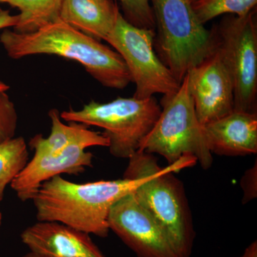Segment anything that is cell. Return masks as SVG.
Returning <instances> with one entry per match:
<instances>
[{
    "instance_id": "1",
    "label": "cell",
    "mask_w": 257,
    "mask_h": 257,
    "mask_svg": "<svg viewBox=\"0 0 257 257\" xmlns=\"http://www.w3.org/2000/svg\"><path fill=\"white\" fill-rule=\"evenodd\" d=\"M0 42L12 59L35 55H57L82 64L104 87L122 89L132 82L124 60L116 51L61 20L32 33L4 30Z\"/></svg>"
},
{
    "instance_id": "2",
    "label": "cell",
    "mask_w": 257,
    "mask_h": 257,
    "mask_svg": "<svg viewBox=\"0 0 257 257\" xmlns=\"http://www.w3.org/2000/svg\"><path fill=\"white\" fill-rule=\"evenodd\" d=\"M147 178L77 184L56 176L42 184L33 198L40 221H57L99 237L109 234L111 207Z\"/></svg>"
},
{
    "instance_id": "3",
    "label": "cell",
    "mask_w": 257,
    "mask_h": 257,
    "mask_svg": "<svg viewBox=\"0 0 257 257\" xmlns=\"http://www.w3.org/2000/svg\"><path fill=\"white\" fill-rule=\"evenodd\" d=\"M155 23L154 48L177 82L216 50L212 30L198 20L190 0H150Z\"/></svg>"
},
{
    "instance_id": "4",
    "label": "cell",
    "mask_w": 257,
    "mask_h": 257,
    "mask_svg": "<svg viewBox=\"0 0 257 257\" xmlns=\"http://www.w3.org/2000/svg\"><path fill=\"white\" fill-rule=\"evenodd\" d=\"M197 163L195 157L186 155L165 168L155 167L134 192L180 257L191 256L196 234L185 189L174 173Z\"/></svg>"
},
{
    "instance_id": "5",
    "label": "cell",
    "mask_w": 257,
    "mask_h": 257,
    "mask_svg": "<svg viewBox=\"0 0 257 257\" xmlns=\"http://www.w3.org/2000/svg\"><path fill=\"white\" fill-rule=\"evenodd\" d=\"M154 96L146 99L118 97L109 102L92 101L80 110L62 111L61 119L104 130L109 152L116 158L128 159L140 150L161 113Z\"/></svg>"
},
{
    "instance_id": "6",
    "label": "cell",
    "mask_w": 257,
    "mask_h": 257,
    "mask_svg": "<svg viewBox=\"0 0 257 257\" xmlns=\"http://www.w3.org/2000/svg\"><path fill=\"white\" fill-rule=\"evenodd\" d=\"M160 104V116L139 150L157 154L169 165L190 155L197 159L204 170L210 168L212 154L208 149L202 125L196 115L187 75L178 90L171 95L163 96Z\"/></svg>"
},
{
    "instance_id": "7",
    "label": "cell",
    "mask_w": 257,
    "mask_h": 257,
    "mask_svg": "<svg viewBox=\"0 0 257 257\" xmlns=\"http://www.w3.org/2000/svg\"><path fill=\"white\" fill-rule=\"evenodd\" d=\"M216 50L234 85V110L256 112L257 26L254 10L243 18L226 15L212 29Z\"/></svg>"
},
{
    "instance_id": "8",
    "label": "cell",
    "mask_w": 257,
    "mask_h": 257,
    "mask_svg": "<svg viewBox=\"0 0 257 257\" xmlns=\"http://www.w3.org/2000/svg\"><path fill=\"white\" fill-rule=\"evenodd\" d=\"M155 35V30L128 23L120 12L105 40L124 60L132 82L136 85L133 96L138 99L152 97L156 94L171 95L180 87V83L157 55L154 48Z\"/></svg>"
},
{
    "instance_id": "9",
    "label": "cell",
    "mask_w": 257,
    "mask_h": 257,
    "mask_svg": "<svg viewBox=\"0 0 257 257\" xmlns=\"http://www.w3.org/2000/svg\"><path fill=\"white\" fill-rule=\"evenodd\" d=\"M108 225L109 230L138 257H180L163 230L139 203L134 192L113 205Z\"/></svg>"
},
{
    "instance_id": "10",
    "label": "cell",
    "mask_w": 257,
    "mask_h": 257,
    "mask_svg": "<svg viewBox=\"0 0 257 257\" xmlns=\"http://www.w3.org/2000/svg\"><path fill=\"white\" fill-rule=\"evenodd\" d=\"M187 77L196 115L202 126L234 111V85L217 51L191 69Z\"/></svg>"
},
{
    "instance_id": "11",
    "label": "cell",
    "mask_w": 257,
    "mask_h": 257,
    "mask_svg": "<svg viewBox=\"0 0 257 257\" xmlns=\"http://www.w3.org/2000/svg\"><path fill=\"white\" fill-rule=\"evenodd\" d=\"M21 239L45 257H106L89 234L57 221H38L24 230Z\"/></svg>"
},
{
    "instance_id": "12",
    "label": "cell",
    "mask_w": 257,
    "mask_h": 257,
    "mask_svg": "<svg viewBox=\"0 0 257 257\" xmlns=\"http://www.w3.org/2000/svg\"><path fill=\"white\" fill-rule=\"evenodd\" d=\"M79 145L67 148L60 155H34L11 182L12 189L22 202L32 200L44 182L62 174L77 175L92 167L93 155Z\"/></svg>"
},
{
    "instance_id": "13",
    "label": "cell",
    "mask_w": 257,
    "mask_h": 257,
    "mask_svg": "<svg viewBox=\"0 0 257 257\" xmlns=\"http://www.w3.org/2000/svg\"><path fill=\"white\" fill-rule=\"evenodd\" d=\"M202 128L211 154L226 157L256 155L257 112L234 110Z\"/></svg>"
},
{
    "instance_id": "14",
    "label": "cell",
    "mask_w": 257,
    "mask_h": 257,
    "mask_svg": "<svg viewBox=\"0 0 257 257\" xmlns=\"http://www.w3.org/2000/svg\"><path fill=\"white\" fill-rule=\"evenodd\" d=\"M119 13L113 0H62L60 19L100 41L112 31Z\"/></svg>"
},
{
    "instance_id": "15",
    "label": "cell",
    "mask_w": 257,
    "mask_h": 257,
    "mask_svg": "<svg viewBox=\"0 0 257 257\" xmlns=\"http://www.w3.org/2000/svg\"><path fill=\"white\" fill-rule=\"evenodd\" d=\"M48 114L52 123L50 136L45 138L42 135H37L29 143L35 155L57 156L74 145L85 149L109 146V141L102 134L89 130L87 125L74 121L64 124L57 109H51Z\"/></svg>"
},
{
    "instance_id": "16",
    "label": "cell",
    "mask_w": 257,
    "mask_h": 257,
    "mask_svg": "<svg viewBox=\"0 0 257 257\" xmlns=\"http://www.w3.org/2000/svg\"><path fill=\"white\" fill-rule=\"evenodd\" d=\"M62 0H0L20 10L14 28L18 33H32L60 19Z\"/></svg>"
},
{
    "instance_id": "17",
    "label": "cell",
    "mask_w": 257,
    "mask_h": 257,
    "mask_svg": "<svg viewBox=\"0 0 257 257\" xmlns=\"http://www.w3.org/2000/svg\"><path fill=\"white\" fill-rule=\"evenodd\" d=\"M28 160V145L22 137L0 144V202L7 186L25 168Z\"/></svg>"
},
{
    "instance_id": "18",
    "label": "cell",
    "mask_w": 257,
    "mask_h": 257,
    "mask_svg": "<svg viewBox=\"0 0 257 257\" xmlns=\"http://www.w3.org/2000/svg\"><path fill=\"white\" fill-rule=\"evenodd\" d=\"M256 4L257 0H196L192 7L198 20L204 25L224 15L243 18L253 11Z\"/></svg>"
},
{
    "instance_id": "19",
    "label": "cell",
    "mask_w": 257,
    "mask_h": 257,
    "mask_svg": "<svg viewBox=\"0 0 257 257\" xmlns=\"http://www.w3.org/2000/svg\"><path fill=\"white\" fill-rule=\"evenodd\" d=\"M125 20L138 28L155 30L150 0H119Z\"/></svg>"
},
{
    "instance_id": "20",
    "label": "cell",
    "mask_w": 257,
    "mask_h": 257,
    "mask_svg": "<svg viewBox=\"0 0 257 257\" xmlns=\"http://www.w3.org/2000/svg\"><path fill=\"white\" fill-rule=\"evenodd\" d=\"M9 88L0 81V144L14 138L18 126L16 108L7 93Z\"/></svg>"
},
{
    "instance_id": "21",
    "label": "cell",
    "mask_w": 257,
    "mask_h": 257,
    "mask_svg": "<svg viewBox=\"0 0 257 257\" xmlns=\"http://www.w3.org/2000/svg\"><path fill=\"white\" fill-rule=\"evenodd\" d=\"M242 189V204H247L257 197V161L243 174L240 181Z\"/></svg>"
},
{
    "instance_id": "22",
    "label": "cell",
    "mask_w": 257,
    "mask_h": 257,
    "mask_svg": "<svg viewBox=\"0 0 257 257\" xmlns=\"http://www.w3.org/2000/svg\"><path fill=\"white\" fill-rule=\"evenodd\" d=\"M18 15H11L9 10H5L0 8V30L15 28L18 25Z\"/></svg>"
},
{
    "instance_id": "23",
    "label": "cell",
    "mask_w": 257,
    "mask_h": 257,
    "mask_svg": "<svg viewBox=\"0 0 257 257\" xmlns=\"http://www.w3.org/2000/svg\"><path fill=\"white\" fill-rule=\"evenodd\" d=\"M239 257H257V241L250 243Z\"/></svg>"
},
{
    "instance_id": "24",
    "label": "cell",
    "mask_w": 257,
    "mask_h": 257,
    "mask_svg": "<svg viewBox=\"0 0 257 257\" xmlns=\"http://www.w3.org/2000/svg\"><path fill=\"white\" fill-rule=\"evenodd\" d=\"M23 257H45L44 256H42V255L37 254L36 253L32 252V251H30V252L26 253L25 256Z\"/></svg>"
},
{
    "instance_id": "25",
    "label": "cell",
    "mask_w": 257,
    "mask_h": 257,
    "mask_svg": "<svg viewBox=\"0 0 257 257\" xmlns=\"http://www.w3.org/2000/svg\"><path fill=\"white\" fill-rule=\"evenodd\" d=\"M2 221H3V214H2L1 211H0V226L2 225Z\"/></svg>"
},
{
    "instance_id": "26",
    "label": "cell",
    "mask_w": 257,
    "mask_h": 257,
    "mask_svg": "<svg viewBox=\"0 0 257 257\" xmlns=\"http://www.w3.org/2000/svg\"><path fill=\"white\" fill-rule=\"evenodd\" d=\"M191 2H192V3H194V1H196V0H190Z\"/></svg>"
}]
</instances>
